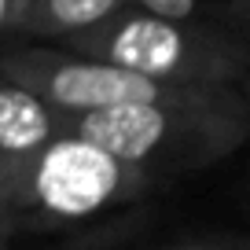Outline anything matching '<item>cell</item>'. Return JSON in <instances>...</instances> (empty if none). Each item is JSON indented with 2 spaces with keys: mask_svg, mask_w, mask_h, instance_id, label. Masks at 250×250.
<instances>
[{
  "mask_svg": "<svg viewBox=\"0 0 250 250\" xmlns=\"http://www.w3.org/2000/svg\"><path fill=\"white\" fill-rule=\"evenodd\" d=\"M59 48L114 62L177 88L239 92L243 48L206 19H162L122 4L110 19L59 41Z\"/></svg>",
  "mask_w": 250,
  "mask_h": 250,
  "instance_id": "cell-2",
  "label": "cell"
},
{
  "mask_svg": "<svg viewBox=\"0 0 250 250\" xmlns=\"http://www.w3.org/2000/svg\"><path fill=\"white\" fill-rule=\"evenodd\" d=\"M144 173L74 133H55L30 158L0 173V210L41 221H81L136 195Z\"/></svg>",
  "mask_w": 250,
  "mask_h": 250,
  "instance_id": "cell-3",
  "label": "cell"
},
{
  "mask_svg": "<svg viewBox=\"0 0 250 250\" xmlns=\"http://www.w3.org/2000/svg\"><path fill=\"white\" fill-rule=\"evenodd\" d=\"M19 4H22V0H0V33H15Z\"/></svg>",
  "mask_w": 250,
  "mask_h": 250,
  "instance_id": "cell-7",
  "label": "cell"
},
{
  "mask_svg": "<svg viewBox=\"0 0 250 250\" xmlns=\"http://www.w3.org/2000/svg\"><path fill=\"white\" fill-rule=\"evenodd\" d=\"M129 0H22L15 19V33L33 41H59L110 19Z\"/></svg>",
  "mask_w": 250,
  "mask_h": 250,
  "instance_id": "cell-5",
  "label": "cell"
},
{
  "mask_svg": "<svg viewBox=\"0 0 250 250\" xmlns=\"http://www.w3.org/2000/svg\"><path fill=\"white\" fill-rule=\"evenodd\" d=\"M129 4L140 11H151V15H162V19H203L206 8H210V0H129Z\"/></svg>",
  "mask_w": 250,
  "mask_h": 250,
  "instance_id": "cell-6",
  "label": "cell"
},
{
  "mask_svg": "<svg viewBox=\"0 0 250 250\" xmlns=\"http://www.w3.org/2000/svg\"><path fill=\"white\" fill-rule=\"evenodd\" d=\"M184 250H210V247H184Z\"/></svg>",
  "mask_w": 250,
  "mask_h": 250,
  "instance_id": "cell-9",
  "label": "cell"
},
{
  "mask_svg": "<svg viewBox=\"0 0 250 250\" xmlns=\"http://www.w3.org/2000/svg\"><path fill=\"white\" fill-rule=\"evenodd\" d=\"M59 129L151 177L169 169H195L228 155L243 140L247 114L239 92H191L173 103H122L59 114Z\"/></svg>",
  "mask_w": 250,
  "mask_h": 250,
  "instance_id": "cell-1",
  "label": "cell"
},
{
  "mask_svg": "<svg viewBox=\"0 0 250 250\" xmlns=\"http://www.w3.org/2000/svg\"><path fill=\"white\" fill-rule=\"evenodd\" d=\"M59 133V110L0 74V173H8Z\"/></svg>",
  "mask_w": 250,
  "mask_h": 250,
  "instance_id": "cell-4",
  "label": "cell"
},
{
  "mask_svg": "<svg viewBox=\"0 0 250 250\" xmlns=\"http://www.w3.org/2000/svg\"><path fill=\"white\" fill-rule=\"evenodd\" d=\"M4 221H8V213H4V210H0V235H4Z\"/></svg>",
  "mask_w": 250,
  "mask_h": 250,
  "instance_id": "cell-8",
  "label": "cell"
}]
</instances>
